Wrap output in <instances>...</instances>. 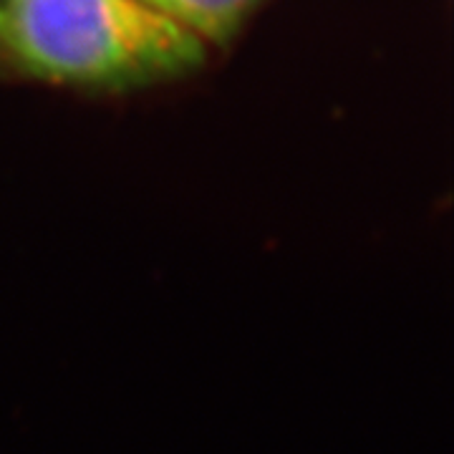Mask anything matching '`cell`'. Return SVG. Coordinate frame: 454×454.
<instances>
[{
    "mask_svg": "<svg viewBox=\"0 0 454 454\" xmlns=\"http://www.w3.org/2000/svg\"><path fill=\"white\" fill-rule=\"evenodd\" d=\"M0 46L33 76L137 86L187 74L205 43L145 0H18Z\"/></svg>",
    "mask_w": 454,
    "mask_h": 454,
    "instance_id": "obj_1",
    "label": "cell"
},
{
    "mask_svg": "<svg viewBox=\"0 0 454 454\" xmlns=\"http://www.w3.org/2000/svg\"><path fill=\"white\" fill-rule=\"evenodd\" d=\"M154 11L175 20L202 43L223 41L238 28L255 0H145Z\"/></svg>",
    "mask_w": 454,
    "mask_h": 454,
    "instance_id": "obj_2",
    "label": "cell"
},
{
    "mask_svg": "<svg viewBox=\"0 0 454 454\" xmlns=\"http://www.w3.org/2000/svg\"><path fill=\"white\" fill-rule=\"evenodd\" d=\"M16 3L18 0H0V38H3V31H5V26H8V18L13 13Z\"/></svg>",
    "mask_w": 454,
    "mask_h": 454,
    "instance_id": "obj_3",
    "label": "cell"
}]
</instances>
